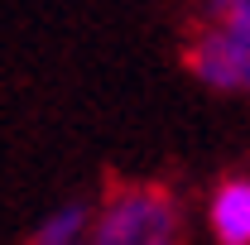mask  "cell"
Returning <instances> with one entry per match:
<instances>
[{
  "mask_svg": "<svg viewBox=\"0 0 250 245\" xmlns=\"http://www.w3.org/2000/svg\"><path fill=\"white\" fill-rule=\"evenodd\" d=\"M212 15L221 20L217 29H231L250 43V0H212Z\"/></svg>",
  "mask_w": 250,
  "mask_h": 245,
  "instance_id": "5b68a950",
  "label": "cell"
},
{
  "mask_svg": "<svg viewBox=\"0 0 250 245\" xmlns=\"http://www.w3.org/2000/svg\"><path fill=\"white\" fill-rule=\"evenodd\" d=\"M96 245H178V202L159 183H130L106 197Z\"/></svg>",
  "mask_w": 250,
  "mask_h": 245,
  "instance_id": "6da1fadb",
  "label": "cell"
},
{
  "mask_svg": "<svg viewBox=\"0 0 250 245\" xmlns=\"http://www.w3.org/2000/svg\"><path fill=\"white\" fill-rule=\"evenodd\" d=\"M188 67L212 87H241L250 82V43L231 29H212L188 48Z\"/></svg>",
  "mask_w": 250,
  "mask_h": 245,
  "instance_id": "7a4b0ae2",
  "label": "cell"
},
{
  "mask_svg": "<svg viewBox=\"0 0 250 245\" xmlns=\"http://www.w3.org/2000/svg\"><path fill=\"white\" fill-rule=\"evenodd\" d=\"M212 231L221 245H250V178H231L212 202Z\"/></svg>",
  "mask_w": 250,
  "mask_h": 245,
  "instance_id": "3957f363",
  "label": "cell"
},
{
  "mask_svg": "<svg viewBox=\"0 0 250 245\" xmlns=\"http://www.w3.org/2000/svg\"><path fill=\"white\" fill-rule=\"evenodd\" d=\"M82 221H87V207H62V212H53L39 226L34 245H72V236L82 231Z\"/></svg>",
  "mask_w": 250,
  "mask_h": 245,
  "instance_id": "277c9868",
  "label": "cell"
}]
</instances>
